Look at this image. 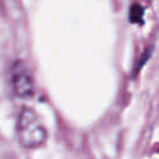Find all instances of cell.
<instances>
[{
	"mask_svg": "<svg viewBox=\"0 0 159 159\" xmlns=\"http://www.w3.org/2000/svg\"><path fill=\"white\" fill-rule=\"evenodd\" d=\"M10 83L14 93L20 98H31L35 93L31 73L22 62L14 63L10 72Z\"/></svg>",
	"mask_w": 159,
	"mask_h": 159,
	"instance_id": "2",
	"label": "cell"
},
{
	"mask_svg": "<svg viewBox=\"0 0 159 159\" xmlns=\"http://www.w3.org/2000/svg\"><path fill=\"white\" fill-rule=\"evenodd\" d=\"M16 134L24 148L31 149L42 145L47 138V130L39 116L30 108H22L17 117Z\"/></svg>",
	"mask_w": 159,
	"mask_h": 159,
	"instance_id": "1",
	"label": "cell"
},
{
	"mask_svg": "<svg viewBox=\"0 0 159 159\" xmlns=\"http://www.w3.org/2000/svg\"><path fill=\"white\" fill-rule=\"evenodd\" d=\"M143 7L139 4H133L129 10V19L132 22H140L143 19Z\"/></svg>",
	"mask_w": 159,
	"mask_h": 159,
	"instance_id": "3",
	"label": "cell"
}]
</instances>
